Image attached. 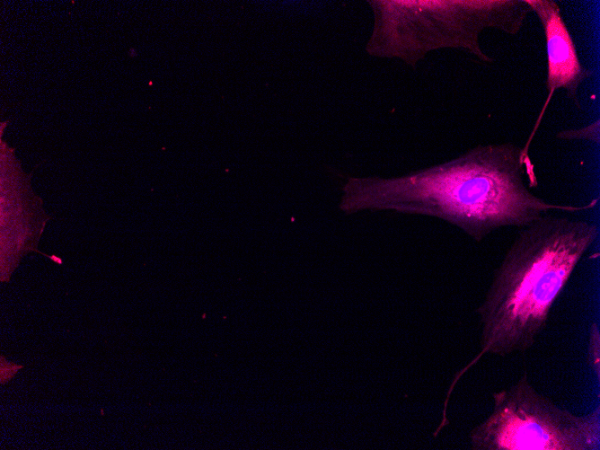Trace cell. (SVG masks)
I'll list each match as a JSON object with an SVG mask.
<instances>
[{
    "label": "cell",
    "instance_id": "1",
    "mask_svg": "<svg viewBox=\"0 0 600 450\" xmlns=\"http://www.w3.org/2000/svg\"><path fill=\"white\" fill-rule=\"evenodd\" d=\"M536 184L524 146L486 144L405 175L351 177L343 186L340 207L346 213L379 209L437 217L480 243L499 229L522 228L552 211L590 210L598 201L550 202L531 190Z\"/></svg>",
    "mask_w": 600,
    "mask_h": 450
},
{
    "label": "cell",
    "instance_id": "2",
    "mask_svg": "<svg viewBox=\"0 0 600 450\" xmlns=\"http://www.w3.org/2000/svg\"><path fill=\"white\" fill-rule=\"evenodd\" d=\"M597 237L594 222L551 214L520 228L476 310L481 325L480 349L454 375L443 420L455 384L483 356L507 357L534 346L556 299Z\"/></svg>",
    "mask_w": 600,
    "mask_h": 450
},
{
    "label": "cell",
    "instance_id": "3",
    "mask_svg": "<svg viewBox=\"0 0 600 450\" xmlns=\"http://www.w3.org/2000/svg\"><path fill=\"white\" fill-rule=\"evenodd\" d=\"M374 28L369 55L396 57L415 66L436 49H463L480 61L493 62L480 35L495 29L517 34L531 12L525 0H373Z\"/></svg>",
    "mask_w": 600,
    "mask_h": 450
},
{
    "label": "cell",
    "instance_id": "4",
    "mask_svg": "<svg viewBox=\"0 0 600 450\" xmlns=\"http://www.w3.org/2000/svg\"><path fill=\"white\" fill-rule=\"evenodd\" d=\"M492 399L490 414L469 434L473 450L599 449V407L575 415L539 393L526 373Z\"/></svg>",
    "mask_w": 600,
    "mask_h": 450
},
{
    "label": "cell",
    "instance_id": "5",
    "mask_svg": "<svg viewBox=\"0 0 600 450\" xmlns=\"http://www.w3.org/2000/svg\"><path fill=\"white\" fill-rule=\"evenodd\" d=\"M540 21L545 38L547 57V97L537 117L525 149L535 135L555 91L564 89L567 96L580 108L578 92L592 72L580 62L573 39L562 18L560 8L553 0H525Z\"/></svg>",
    "mask_w": 600,
    "mask_h": 450
},
{
    "label": "cell",
    "instance_id": "6",
    "mask_svg": "<svg viewBox=\"0 0 600 450\" xmlns=\"http://www.w3.org/2000/svg\"><path fill=\"white\" fill-rule=\"evenodd\" d=\"M557 138L560 140H586L599 144V119L586 127L567 129L557 133Z\"/></svg>",
    "mask_w": 600,
    "mask_h": 450
},
{
    "label": "cell",
    "instance_id": "7",
    "mask_svg": "<svg viewBox=\"0 0 600 450\" xmlns=\"http://www.w3.org/2000/svg\"><path fill=\"white\" fill-rule=\"evenodd\" d=\"M599 328L593 322L589 329L588 337V361L599 379Z\"/></svg>",
    "mask_w": 600,
    "mask_h": 450
},
{
    "label": "cell",
    "instance_id": "8",
    "mask_svg": "<svg viewBox=\"0 0 600 450\" xmlns=\"http://www.w3.org/2000/svg\"><path fill=\"white\" fill-rule=\"evenodd\" d=\"M21 368H22V366L16 365L14 363L4 360V357L1 356V367H0L1 384H4L7 383L10 379L13 377L15 373Z\"/></svg>",
    "mask_w": 600,
    "mask_h": 450
}]
</instances>
